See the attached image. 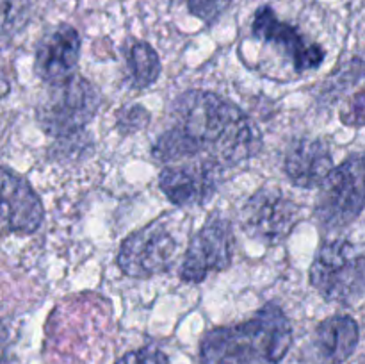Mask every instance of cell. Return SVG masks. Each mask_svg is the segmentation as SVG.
Segmentation results:
<instances>
[{"instance_id": "obj_19", "label": "cell", "mask_w": 365, "mask_h": 364, "mask_svg": "<svg viewBox=\"0 0 365 364\" xmlns=\"http://www.w3.org/2000/svg\"><path fill=\"white\" fill-rule=\"evenodd\" d=\"M341 120L348 127H365V88L348 100L341 113Z\"/></svg>"}, {"instance_id": "obj_20", "label": "cell", "mask_w": 365, "mask_h": 364, "mask_svg": "<svg viewBox=\"0 0 365 364\" xmlns=\"http://www.w3.org/2000/svg\"><path fill=\"white\" fill-rule=\"evenodd\" d=\"M116 364H170V360H168L166 353H163L160 350L146 346V348L125 353L120 360H116Z\"/></svg>"}, {"instance_id": "obj_5", "label": "cell", "mask_w": 365, "mask_h": 364, "mask_svg": "<svg viewBox=\"0 0 365 364\" xmlns=\"http://www.w3.org/2000/svg\"><path fill=\"white\" fill-rule=\"evenodd\" d=\"M365 209V153H355L334 168L321 186L316 216L330 231L348 227Z\"/></svg>"}, {"instance_id": "obj_13", "label": "cell", "mask_w": 365, "mask_h": 364, "mask_svg": "<svg viewBox=\"0 0 365 364\" xmlns=\"http://www.w3.org/2000/svg\"><path fill=\"white\" fill-rule=\"evenodd\" d=\"M359 339V325L351 316L337 314L327 318L307 345L305 359L310 364H342L353 355Z\"/></svg>"}, {"instance_id": "obj_16", "label": "cell", "mask_w": 365, "mask_h": 364, "mask_svg": "<svg viewBox=\"0 0 365 364\" xmlns=\"http://www.w3.org/2000/svg\"><path fill=\"white\" fill-rule=\"evenodd\" d=\"M29 18V0H2L4 41L20 32Z\"/></svg>"}, {"instance_id": "obj_21", "label": "cell", "mask_w": 365, "mask_h": 364, "mask_svg": "<svg viewBox=\"0 0 365 364\" xmlns=\"http://www.w3.org/2000/svg\"><path fill=\"white\" fill-rule=\"evenodd\" d=\"M362 364H365V359H364V360H362Z\"/></svg>"}, {"instance_id": "obj_11", "label": "cell", "mask_w": 365, "mask_h": 364, "mask_svg": "<svg viewBox=\"0 0 365 364\" xmlns=\"http://www.w3.org/2000/svg\"><path fill=\"white\" fill-rule=\"evenodd\" d=\"M45 211L38 193L24 177L2 168V228L6 234H34Z\"/></svg>"}, {"instance_id": "obj_4", "label": "cell", "mask_w": 365, "mask_h": 364, "mask_svg": "<svg viewBox=\"0 0 365 364\" xmlns=\"http://www.w3.org/2000/svg\"><path fill=\"white\" fill-rule=\"evenodd\" d=\"M310 282L327 302H355L365 291V256L344 239L324 243L310 268Z\"/></svg>"}, {"instance_id": "obj_3", "label": "cell", "mask_w": 365, "mask_h": 364, "mask_svg": "<svg viewBox=\"0 0 365 364\" xmlns=\"http://www.w3.org/2000/svg\"><path fill=\"white\" fill-rule=\"evenodd\" d=\"M98 106L95 86L81 75H71L48 86L38 103V121L57 139L73 138L93 120Z\"/></svg>"}, {"instance_id": "obj_8", "label": "cell", "mask_w": 365, "mask_h": 364, "mask_svg": "<svg viewBox=\"0 0 365 364\" xmlns=\"http://www.w3.org/2000/svg\"><path fill=\"white\" fill-rule=\"evenodd\" d=\"M299 220V207L294 200L277 188H262L250 196L241 213L245 231L253 239L277 245L284 241Z\"/></svg>"}, {"instance_id": "obj_14", "label": "cell", "mask_w": 365, "mask_h": 364, "mask_svg": "<svg viewBox=\"0 0 365 364\" xmlns=\"http://www.w3.org/2000/svg\"><path fill=\"white\" fill-rule=\"evenodd\" d=\"M284 171L294 186L321 188L334 171L330 148L323 139H299L285 156Z\"/></svg>"}, {"instance_id": "obj_12", "label": "cell", "mask_w": 365, "mask_h": 364, "mask_svg": "<svg viewBox=\"0 0 365 364\" xmlns=\"http://www.w3.org/2000/svg\"><path fill=\"white\" fill-rule=\"evenodd\" d=\"M81 56V36L71 25H57L38 43L34 70L41 81L53 84L73 75Z\"/></svg>"}, {"instance_id": "obj_9", "label": "cell", "mask_w": 365, "mask_h": 364, "mask_svg": "<svg viewBox=\"0 0 365 364\" xmlns=\"http://www.w3.org/2000/svg\"><path fill=\"white\" fill-rule=\"evenodd\" d=\"M225 168L214 161H192L168 166L160 171L159 188L178 207H195L209 202L217 191Z\"/></svg>"}, {"instance_id": "obj_17", "label": "cell", "mask_w": 365, "mask_h": 364, "mask_svg": "<svg viewBox=\"0 0 365 364\" xmlns=\"http://www.w3.org/2000/svg\"><path fill=\"white\" fill-rule=\"evenodd\" d=\"M148 121H150V114L145 107L130 106V107H123V109L118 113L116 127L121 134L127 136L145 128L146 125H148Z\"/></svg>"}, {"instance_id": "obj_15", "label": "cell", "mask_w": 365, "mask_h": 364, "mask_svg": "<svg viewBox=\"0 0 365 364\" xmlns=\"http://www.w3.org/2000/svg\"><path fill=\"white\" fill-rule=\"evenodd\" d=\"M127 63L135 88H148L159 79L160 59L150 43L135 41L128 50Z\"/></svg>"}, {"instance_id": "obj_2", "label": "cell", "mask_w": 365, "mask_h": 364, "mask_svg": "<svg viewBox=\"0 0 365 364\" xmlns=\"http://www.w3.org/2000/svg\"><path fill=\"white\" fill-rule=\"evenodd\" d=\"M292 345V327L277 303L264 305L252 320L207 332L200 364H280Z\"/></svg>"}, {"instance_id": "obj_10", "label": "cell", "mask_w": 365, "mask_h": 364, "mask_svg": "<svg viewBox=\"0 0 365 364\" xmlns=\"http://www.w3.org/2000/svg\"><path fill=\"white\" fill-rule=\"evenodd\" d=\"M252 31L259 39L284 50L298 71L316 70L324 61V50L317 43L307 41L294 25L282 21L269 6L257 11Z\"/></svg>"}, {"instance_id": "obj_6", "label": "cell", "mask_w": 365, "mask_h": 364, "mask_svg": "<svg viewBox=\"0 0 365 364\" xmlns=\"http://www.w3.org/2000/svg\"><path fill=\"white\" fill-rule=\"evenodd\" d=\"M177 250L178 243L170 225L152 221L127 236L118 253V266L128 277L148 278L170 270Z\"/></svg>"}, {"instance_id": "obj_7", "label": "cell", "mask_w": 365, "mask_h": 364, "mask_svg": "<svg viewBox=\"0 0 365 364\" xmlns=\"http://www.w3.org/2000/svg\"><path fill=\"white\" fill-rule=\"evenodd\" d=\"M235 238L230 221L212 216L191 239L182 261L180 278L203 282L212 271H223L232 264Z\"/></svg>"}, {"instance_id": "obj_18", "label": "cell", "mask_w": 365, "mask_h": 364, "mask_svg": "<svg viewBox=\"0 0 365 364\" xmlns=\"http://www.w3.org/2000/svg\"><path fill=\"white\" fill-rule=\"evenodd\" d=\"M230 4L232 0H187L189 11L207 24L217 20Z\"/></svg>"}, {"instance_id": "obj_1", "label": "cell", "mask_w": 365, "mask_h": 364, "mask_svg": "<svg viewBox=\"0 0 365 364\" xmlns=\"http://www.w3.org/2000/svg\"><path fill=\"white\" fill-rule=\"evenodd\" d=\"M262 148V134L234 102L191 89L171 103V125L155 139L157 161H214L223 168L246 163Z\"/></svg>"}]
</instances>
